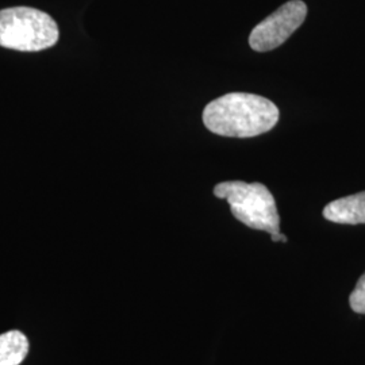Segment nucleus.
I'll return each mask as SVG.
<instances>
[{
	"mask_svg": "<svg viewBox=\"0 0 365 365\" xmlns=\"http://www.w3.org/2000/svg\"><path fill=\"white\" fill-rule=\"evenodd\" d=\"M349 304L354 313L365 314V272L349 297Z\"/></svg>",
	"mask_w": 365,
	"mask_h": 365,
	"instance_id": "nucleus-7",
	"label": "nucleus"
},
{
	"mask_svg": "<svg viewBox=\"0 0 365 365\" xmlns=\"http://www.w3.org/2000/svg\"><path fill=\"white\" fill-rule=\"evenodd\" d=\"M271 240H272L274 242H277V241H280V242H287V237L284 235H282V233H276V235H271Z\"/></svg>",
	"mask_w": 365,
	"mask_h": 365,
	"instance_id": "nucleus-8",
	"label": "nucleus"
},
{
	"mask_svg": "<svg viewBox=\"0 0 365 365\" xmlns=\"http://www.w3.org/2000/svg\"><path fill=\"white\" fill-rule=\"evenodd\" d=\"M324 217L339 225L365 223V191L330 202L324 209Z\"/></svg>",
	"mask_w": 365,
	"mask_h": 365,
	"instance_id": "nucleus-5",
	"label": "nucleus"
},
{
	"mask_svg": "<svg viewBox=\"0 0 365 365\" xmlns=\"http://www.w3.org/2000/svg\"><path fill=\"white\" fill-rule=\"evenodd\" d=\"M280 117L269 99L245 92H230L210 102L203 123L211 133L232 138H252L272 130Z\"/></svg>",
	"mask_w": 365,
	"mask_h": 365,
	"instance_id": "nucleus-1",
	"label": "nucleus"
},
{
	"mask_svg": "<svg viewBox=\"0 0 365 365\" xmlns=\"http://www.w3.org/2000/svg\"><path fill=\"white\" fill-rule=\"evenodd\" d=\"M29 353V339L19 330L0 334V365H21Z\"/></svg>",
	"mask_w": 365,
	"mask_h": 365,
	"instance_id": "nucleus-6",
	"label": "nucleus"
},
{
	"mask_svg": "<svg viewBox=\"0 0 365 365\" xmlns=\"http://www.w3.org/2000/svg\"><path fill=\"white\" fill-rule=\"evenodd\" d=\"M214 195L225 199L235 220L255 230L280 233V217L271 191L261 182H223L214 187Z\"/></svg>",
	"mask_w": 365,
	"mask_h": 365,
	"instance_id": "nucleus-2",
	"label": "nucleus"
},
{
	"mask_svg": "<svg viewBox=\"0 0 365 365\" xmlns=\"http://www.w3.org/2000/svg\"><path fill=\"white\" fill-rule=\"evenodd\" d=\"M58 26L51 15L31 7L0 11V46L18 52H41L58 41Z\"/></svg>",
	"mask_w": 365,
	"mask_h": 365,
	"instance_id": "nucleus-3",
	"label": "nucleus"
},
{
	"mask_svg": "<svg viewBox=\"0 0 365 365\" xmlns=\"http://www.w3.org/2000/svg\"><path fill=\"white\" fill-rule=\"evenodd\" d=\"M307 6L302 0H291L255 27L249 45L255 52H271L283 45L304 22Z\"/></svg>",
	"mask_w": 365,
	"mask_h": 365,
	"instance_id": "nucleus-4",
	"label": "nucleus"
}]
</instances>
